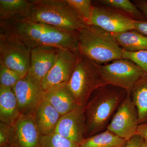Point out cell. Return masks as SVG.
<instances>
[{
    "label": "cell",
    "instance_id": "484cf974",
    "mask_svg": "<svg viewBox=\"0 0 147 147\" xmlns=\"http://www.w3.org/2000/svg\"><path fill=\"white\" fill-rule=\"evenodd\" d=\"M123 58L134 62L147 75V50L135 53H129L123 50Z\"/></svg>",
    "mask_w": 147,
    "mask_h": 147
},
{
    "label": "cell",
    "instance_id": "f546056e",
    "mask_svg": "<svg viewBox=\"0 0 147 147\" xmlns=\"http://www.w3.org/2000/svg\"><path fill=\"white\" fill-rule=\"evenodd\" d=\"M131 1L142 11L147 21V0H133Z\"/></svg>",
    "mask_w": 147,
    "mask_h": 147
},
{
    "label": "cell",
    "instance_id": "83f0119b",
    "mask_svg": "<svg viewBox=\"0 0 147 147\" xmlns=\"http://www.w3.org/2000/svg\"><path fill=\"white\" fill-rule=\"evenodd\" d=\"M144 141L142 137L136 135L127 141L124 147H140Z\"/></svg>",
    "mask_w": 147,
    "mask_h": 147
},
{
    "label": "cell",
    "instance_id": "7a4b0ae2",
    "mask_svg": "<svg viewBox=\"0 0 147 147\" xmlns=\"http://www.w3.org/2000/svg\"><path fill=\"white\" fill-rule=\"evenodd\" d=\"M11 23L16 33L30 50L38 46H49L74 52L79 50L78 32L66 30L26 19Z\"/></svg>",
    "mask_w": 147,
    "mask_h": 147
},
{
    "label": "cell",
    "instance_id": "3957f363",
    "mask_svg": "<svg viewBox=\"0 0 147 147\" xmlns=\"http://www.w3.org/2000/svg\"><path fill=\"white\" fill-rule=\"evenodd\" d=\"M77 34L79 52L94 63L103 65L122 59L123 50L112 34L90 25Z\"/></svg>",
    "mask_w": 147,
    "mask_h": 147
},
{
    "label": "cell",
    "instance_id": "44dd1931",
    "mask_svg": "<svg viewBox=\"0 0 147 147\" xmlns=\"http://www.w3.org/2000/svg\"><path fill=\"white\" fill-rule=\"evenodd\" d=\"M127 141L106 129L98 134L84 138L80 147H115L126 144Z\"/></svg>",
    "mask_w": 147,
    "mask_h": 147
},
{
    "label": "cell",
    "instance_id": "ba28073f",
    "mask_svg": "<svg viewBox=\"0 0 147 147\" xmlns=\"http://www.w3.org/2000/svg\"><path fill=\"white\" fill-rule=\"evenodd\" d=\"M137 108L128 92L121 102L107 129L117 136L128 141L137 135L139 125Z\"/></svg>",
    "mask_w": 147,
    "mask_h": 147
},
{
    "label": "cell",
    "instance_id": "4fadbf2b",
    "mask_svg": "<svg viewBox=\"0 0 147 147\" xmlns=\"http://www.w3.org/2000/svg\"><path fill=\"white\" fill-rule=\"evenodd\" d=\"M85 110L79 107L61 116L55 132L79 144L85 138Z\"/></svg>",
    "mask_w": 147,
    "mask_h": 147
},
{
    "label": "cell",
    "instance_id": "8992f818",
    "mask_svg": "<svg viewBox=\"0 0 147 147\" xmlns=\"http://www.w3.org/2000/svg\"><path fill=\"white\" fill-rule=\"evenodd\" d=\"M75 69L67 84L77 105L84 107L92 93L107 84L96 63L78 50Z\"/></svg>",
    "mask_w": 147,
    "mask_h": 147
},
{
    "label": "cell",
    "instance_id": "d6a6232c",
    "mask_svg": "<svg viewBox=\"0 0 147 147\" xmlns=\"http://www.w3.org/2000/svg\"><path fill=\"white\" fill-rule=\"evenodd\" d=\"M2 147H13L11 146L10 145H7V146H3Z\"/></svg>",
    "mask_w": 147,
    "mask_h": 147
},
{
    "label": "cell",
    "instance_id": "ffe728a7",
    "mask_svg": "<svg viewBox=\"0 0 147 147\" xmlns=\"http://www.w3.org/2000/svg\"><path fill=\"white\" fill-rule=\"evenodd\" d=\"M138 113L139 124L147 122V75L134 84L130 92Z\"/></svg>",
    "mask_w": 147,
    "mask_h": 147
},
{
    "label": "cell",
    "instance_id": "7c38bea8",
    "mask_svg": "<svg viewBox=\"0 0 147 147\" xmlns=\"http://www.w3.org/2000/svg\"><path fill=\"white\" fill-rule=\"evenodd\" d=\"M41 136L33 115H21L11 126L10 145L13 147H40Z\"/></svg>",
    "mask_w": 147,
    "mask_h": 147
},
{
    "label": "cell",
    "instance_id": "30bf717a",
    "mask_svg": "<svg viewBox=\"0 0 147 147\" xmlns=\"http://www.w3.org/2000/svg\"><path fill=\"white\" fill-rule=\"evenodd\" d=\"M21 115H33L43 99L44 91L41 82L28 73L12 88Z\"/></svg>",
    "mask_w": 147,
    "mask_h": 147
},
{
    "label": "cell",
    "instance_id": "f1b7e54d",
    "mask_svg": "<svg viewBox=\"0 0 147 147\" xmlns=\"http://www.w3.org/2000/svg\"><path fill=\"white\" fill-rule=\"evenodd\" d=\"M134 30L147 36V21H135Z\"/></svg>",
    "mask_w": 147,
    "mask_h": 147
},
{
    "label": "cell",
    "instance_id": "5bb4252c",
    "mask_svg": "<svg viewBox=\"0 0 147 147\" xmlns=\"http://www.w3.org/2000/svg\"><path fill=\"white\" fill-rule=\"evenodd\" d=\"M60 49L49 46H40L31 50L28 74L42 82L56 60Z\"/></svg>",
    "mask_w": 147,
    "mask_h": 147
},
{
    "label": "cell",
    "instance_id": "6da1fadb",
    "mask_svg": "<svg viewBox=\"0 0 147 147\" xmlns=\"http://www.w3.org/2000/svg\"><path fill=\"white\" fill-rule=\"evenodd\" d=\"M128 92L122 88L107 84L92 93L84 107L85 138L107 129L114 114Z\"/></svg>",
    "mask_w": 147,
    "mask_h": 147
},
{
    "label": "cell",
    "instance_id": "836d02e7",
    "mask_svg": "<svg viewBox=\"0 0 147 147\" xmlns=\"http://www.w3.org/2000/svg\"><path fill=\"white\" fill-rule=\"evenodd\" d=\"M125 145H123V146H117V147H124L125 146Z\"/></svg>",
    "mask_w": 147,
    "mask_h": 147
},
{
    "label": "cell",
    "instance_id": "9c48e42d",
    "mask_svg": "<svg viewBox=\"0 0 147 147\" xmlns=\"http://www.w3.org/2000/svg\"><path fill=\"white\" fill-rule=\"evenodd\" d=\"M135 21L122 11L99 5L94 7L91 25L115 34L134 30Z\"/></svg>",
    "mask_w": 147,
    "mask_h": 147
},
{
    "label": "cell",
    "instance_id": "603a6c76",
    "mask_svg": "<svg viewBox=\"0 0 147 147\" xmlns=\"http://www.w3.org/2000/svg\"><path fill=\"white\" fill-rule=\"evenodd\" d=\"M69 4L88 26L91 25L94 5L90 0H66Z\"/></svg>",
    "mask_w": 147,
    "mask_h": 147
},
{
    "label": "cell",
    "instance_id": "1f68e13d",
    "mask_svg": "<svg viewBox=\"0 0 147 147\" xmlns=\"http://www.w3.org/2000/svg\"><path fill=\"white\" fill-rule=\"evenodd\" d=\"M140 147H147V142L144 141Z\"/></svg>",
    "mask_w": 147,
    "mask_h": 147
},
{
    "label": "cell",
    "instance_id": "9a60e30c",
    "mask_svg": "<svg viewBox=\"0 0 147 147\" xmlns=\"http://www.w3.org/2000/svg\"><path fill=\"white\" fill-rule=\"evenodd\" d=\"M33 115L42 135H49L55 133L61 117L53 105L43 98Z\"/></svg>",
    "mask_w": 147,
    "mask_h": 147
},
{
    "label": "cell",
    "instance_id": "4316f807",
    "mask_svg": "<svg viewBox=\"0 0 147 147\" xmlns=\"http://www.w3.org/2000/svg\"><path fill=\"white\" fill-rule=\"evenodd\" d=\"M11 126L0 122V147L10 145Z\"/></svg>",
    "mask_w": 147,
    "mask_h": 147
},
{
    "label": "cell",
    "instance_id": "4dcf8cb0",
    "mask_svg": "<svg viewBox=\"0 0 147 147\" xmlns=\"http://www.w3.org/2000/svg\"><path fill=\"white\" fill-rule=\"evenodd\" d=\"M137 135H139L147 142V122L140 124L137 129Z\"/></svg>",
    "mask_w": 147,
    "mask_h": 147
},
{
    "label": "cell",
    "instance_id": "8fae6325",
    "mask_svg": "<svg viewBox=\"0 0 147 147\" xmlns=\"http://www.w3.org/2000/svg\"><path fill=\"white\" fill-rule=\"evenodd\" d=\"M76 53L68 50H60L55 63L41 82L44 92L68 83L76 66Z\"/></svg>",
    "mask_w": 147,
    "mask_h": 147
},
{
    "label": "cell",
    "instance_id": "ac0fdd59",
    "mask_svg": "<svg viewBox=\"0 0 147 147\" xmlns=\"http://www.w3.org/2000/svg\"><path fill=\"white\" fill-rule=\"evenodd\" d=\"M11 88L0 86V121L11 126L21 115Z\"/></svg>",
    "mask_w": 147,
    "mask_h": 147
},
{
    "label": "cell",
    "instance_id": "d6986e66",
    "mask_svg": "<svg viewBox=\"0 0 147 147\" xmlns=\"http://www.w3.org/2000/svg\"><path fill=\"white\" fill-rule=\"evenodd\" d=\"M124 51L135 53L147 50V36L135 30L113 34Z\"/></svg>",
    "mask_w": 147,
    "mask_h": 147
},
{
    "label": "cell",
    "instance_id": "d4e9b609",
    "mask_svg": "<svg viewBox=\"0 0 147 147\" xmlns=\"http://www.w3.org/2000/svg\"><path fill=\"white\" fill-rule=\"evenodd\" d=\"M21 79L17 72L0 63V86L13 88Z\"/></svg>",
    "mask_w": 147,
    "mask_h": 147
},
{
    "label": "cell",
    "instance_id": "5b68a950",
    "mask_svg": "<svg viewBox=\"0 0 147 147\" xmlns=\"http://www.w3.org/2000/svg\"><path fill=\"white\" fill-rule=\"evenodd\" d=\"M30 51L12 24L0 21V63L23 78L30 70Z\"/></svg>",
    "mask_w": 147,
    "mask_h": 147
},
{
    "label": "cell",
    "instance_id": "7402d4cb",
    "mask_svg": "<svg viewBox=\"0 0 147 147\" xmlns=\"http://www.w3.org/2000/svg\"><path fill=\"white\" fill-rule=\"evenodd\" d=\"M97 1L102 5L126 13L135 21H147L142 11L129 0H99Z\"/></svg>",
    "mask_w": 147,
    "mask_h": 147
},
{
    "label": "cell",
    "instance_id": "cb8c5ba5",
    "mask_svg": "<svg viewBox=\"0 0 147 147\" xmlns=\"http://www.w3.org/2000/svg\"><path fill=\"white\" fill-rule=\"evenodd\" d=\"M40 147H80L76 144L59 134L54 133L49 135H42Z\"/></svg>",
    "mask_w": 147,
    "mask_h": 147
},
{
    "label": "cell",
    "instance_id": "52a82bcc",
    "mask_svg": "<svg viewBox=\"0 0 147 147\" xmlns=\"http://www.w3.org/2000/svg\"><path fill=\"white\" fill-rule=\"evenodd\" d=\"M96 65L106 84L129 92L135 83L146 74L141 67L128 59L122 58Z\"/></svg>",
    "mask_w": 147,
    "mask_h": 147
},
{
    "label": "cell",
    "instance_id": "277c9868",
    "mask_svg": "<svg viewBox=\"0 0 147 147\" xmlns=\"http://www.w3.org/2000/svg\"><path fill=\"white\" fill-rule=\"evenodd\" d=\"M32 1L31 12L25 19L72 32H79L88 26L66 0Z\"/></svg>",
    "mask_w": 147,
    "mask_h": 147
},
{
    "label": "cell",
    "instance_id": "e0dca14e",
    "mask_svg": "<svg viewBox=\"0 0 147 147\" xmlns=\"http://www.w3.org/2000/svg\"><path fill=\"white\" fill-rule=\"evenodd\" d=\"M33 7L32 0H0V21L12 23L26 18Z\"/></svg>",
    "mask_w": 147,
    "mask_h": 147
},
{
    "label": "cell",
    "instance_id": "2e32d148",
    "mask_svg": "<svg viewBox=\"0 0 147 147\" xmlns=\"http://www.w3.org/2000/svg\"><path fill=\"white\" fill-rule=\"evenodd\" d=\"M43 98L53 105L61 116L78 107L67 84L44 92Z\"/></svg>",
    "mask_w": 147,
    "mask_h": 147
}]
</instances>
